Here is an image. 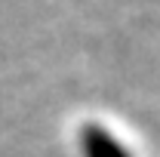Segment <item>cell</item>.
<instances>
[{"label": "cell", "mask_w": 160, "mask_h": 157, "mask_svg": "<svg viewBox=\"0 0 160 157\" xmlns=\"http://www.w3.org/2000/svg\"><path fill=\"white\" fill-rule=\"evenodd\" d=\"M80 148H83V157H132L126 151V145L99 123L80 126Z\"/></svg>", "instance_id": "6da1fadb"}]
</instances>
